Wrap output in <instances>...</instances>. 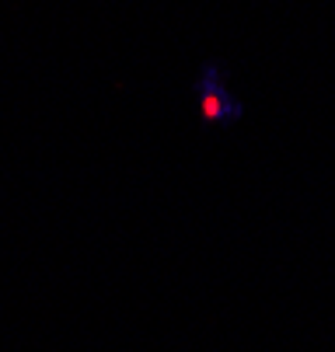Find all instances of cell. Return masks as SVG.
Listing matches in <instances>:
<instances>
[{"label": "cell", "instance_id": "cell-1", "mask_svg": "<svg viewBox=\"0 0 335 352\" xmlns=\"http://www.w3.org/2000/svg\"><path fill=\"white\" fill-rule=\"evenodd\" d=\"M193 102H196V112L206 126L230 129L245 119V102L230 84V67L220 60L199 63V70L193 77Z\"/></svg>", "mask_w": 335, "mask_h": 352}]
</instances>
